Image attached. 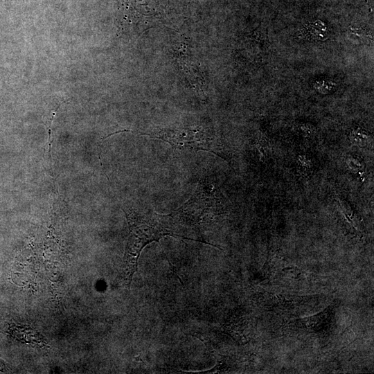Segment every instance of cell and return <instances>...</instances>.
I'll list each match as a JSON object with an SVG mask.
<instances>
[{"label":"cell","mask_w":374,"mask_h":374,"mask_svg":"<svg viewBox=\"0 0 374 374\" xmlns=\"http://www.w3.org/2000/svg\"><path fill=\"white\" fill-rule=\"evenodd\" d=\"M127 221L130 234L121 266V278L126 286H130L137 270L138 260L142 249L149 243L166 235L191 240L184 233L186 227L172 212L158 214L154 212H139L132 208L123 209Z\"/></svg>","instance_id":"1"},{"label":"cell","mask_w":374,"mask_h":374,"mask_svg":"<svg viewBox=\"0 0 374 374\" xmlns=\"http://www.w3.org/2000/svg\"><path fill=\"white\" fill-rule=\"evenodd\" d=\"M152 138L169 143L180 150L208 151L220 154L217 142L210 132L200 128L158 129L142 132Z\"/></svg>","instance_id":"2"},{"label":"cell","mask_w":374,"mask_h":374,"mask_svg":"<svg viewBox=\"0 0 374 374\" xmlns=\"http://www.w3.org/2000/svg\"><path fill=\"white\" fill-rule=\"evenodd\" d=\"M218 203L215 187L203 180L199 183L189 199L174 213L184 224L194 230L205 217L216 213L219 208Z\"/></svg>","instance_id":"3"},{"label":"cell","mask_w":374,"mask_h":374,"mask_svg":"<svg viewBox=\"0 0 374 374\" xmlns=\"http://www.w3.org/2000/svg\"><path fill=\"white\" fill-rule=\"evenodd\" d=\"M332 306H329L314 316L296 319L294 323L296 327L306 332H320L326 329L329 325L332 319Z\"/></svg>","instance_id":"4"},{"label":"cell","mask_w":374,"mask_h":374,"mask_svg":"<svg viewBox=\"0 0 374 374\" xmlns=\"http://www.w3.org/2000/svg\"><path fill=\"white\" fill-rule=\"evenodd\" d=\"M350 140L356 145L364 147L371 141L372 138L366 132L358 128L350 132Z\"/></svg>","instance_id":"5"},{"label":"cell","mask_w":374,"mask_h":374,"mask_svg":"<svg viewBox=\"0 0 374 374\" xmlns=\"http://www.w3.org/2000/svg\"><path fill=\"white\" fill-rule=\"evenodd\" d=\"M347 163H348V166L349 168L352 171H354V172L358 171V170L361 169L362 168L361 162L357 159H355V157H349L348 159Z\"/></svg>","instance_id":"6"}]
</instances>
